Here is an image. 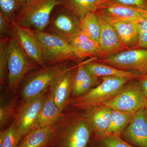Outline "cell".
I'll return each instance as SVG.
<instances>
[{
    "label": "cell",
    "instance_id": "cell-1",
    "mask_svg": "<svg viewBox=\"0 0 147 147\" xmlns=\"http://www.w3.org/2000/svg\"><path fill=\"white\" fill-rule=\"evenodd\" d=\"M67 108L53 125L47 147H89L93 134L91 129L83 114Z\"/></svg>",
    "mask_w": 147,
    "mask_h": 147
},
{
    "label": "cell",
    "instance_id": "cell-2",
    "mask_svg": "<svg viewBox=\"0 0 147 147\" xmlns=\"http://www.w3.org/2000/svg\"><path fill=\"white\" fill-rule=\"evenodd\" d=\"M102 81L97 86L92 88L79 97L71 98L69 105L79 110L85 111L88 108L103 105L112 100L125 84L131 80L117 76H102Z\"/></svg>",
    "mask_w": 147,
    "mask_h": 147
},
{
    "label": "cell",
    "instance_id": "cell-3",
    "mask_svg": "<svg viewBox=\"0 0 147 147\" xmlns=\"http://www.w3.org/2000/svg\"><path fill=\"white\" fill-rule=\"evenodd\" d=\"M40 67L29 57L21 47L12 25L8 47L7 79L9 89L16 91L28 72Z\"/></svg>",
    "mask_w": 147,
    "mask_h": 147
},
{
    "label": "cell",
    "instance_id": "cell-4",
    "mask_svg": "<svg viewBox=\"0 0 147 147\" xmlns=\"http://www.w3.org/2000/svg\"><path fill=\"white\" fill-rule=\"evenodd\" d=\"M61 0H27L21 6L13 21L17 25L44 31L54 9Z\"/></svg>",
    "mask_w": 147,
    "mask_h": 147
},
{
    "label": "cell",
    "instance_id": "cell-5",
    "mask_svg": "<svg viewBox=\"0 0 147 147\" xmlns=\"http://www.w3.org/2000/svg\"><path fill=\"white\" fill-rule=\"evenodd\" d=\"M74 66H69L68 62L63 63L40 67L30 73L24 80L21 87V95L23 100L48 92L60 76Z\"/></svg>",
    "mask_w": 147,
    "mask_h": 147
},
{
    "label": "cell",
    "instance_id": "cell-6",
    "mask_svg": "<svg viewBox=\"0 0 147 147\" xmlns=\"http://www.w3.org/2000/svg\"><path fill=\"white\" fill-rule=\"evenodd\" d=\"M34 31L44 49L45 65L69 61H80L86 59L65 39L52 33L36 30Z\"/></svg>",
    "mask_w": 147,
    "mask_h": 147
},
{
    "label": "cell",
    "instance_id": "cell-7",
    "mask_svg": "<svg viewBox=\"0 0 147 147\" xmlns=\"http://www.w3.org/2000/svg\"><path fill=\"white\" fill-rule=\"evenodd\" d=\"M147 101V98L138 80L134 79L125 84L119 92L104 105L112 110L134 115L145 108Z\"/></svg>",
    "mask_w": 147,
    "mask_h": 147
},
{
    "label": "cell",
    "instance_id": "cell-8",
    "mask_svg": "<svg viewBox=\"0 0 147 147\" xmlns=\"http://www.w3.org/2000/svg\"><path fill=\"white\" fill-rule=\"evenodd\" d=\"M48 92L30 99L23 100L21 105L16 108L12 122L16 126L18 143L32 130L46 101Z\"/></svg>",
    "mask_w": 147,
    "mask_h": 147
},
{
    "label": "cell",
    "instance_id": "cell-9",
    "mask_svg": "<svg viewBox=\"0 0 147 147\" xmlns=\"http://www.w3.org/2000/svg\"><path fill=\"white\" fill-rule=\"evenodd\" d=\"M97 62L124 71L145 74L147 73V49L125 50L99 59Z\"/></svg>",
    "mask_w": 147,
    "mask_h": 147
},
{
    "label": "cell",
    "instance_id": "cell-10",
    "mask_svg": "<svg viewBox=\"0 0 147 147\" xmlns=\"http://www.w3.org/2000/svg\"><path fill=\"white\" fill-rule=\"evenodd\" d=\"M97 10L107 17L139 23L147 15V8L125 4L113 0H106Z\"/></svg>",
    "mask_w": 147,
    "mask_h": 147
},
{
    "label": "cell",
    "instance_id": "cell-11",
    "mask_svg": "<svg viewBox=\"0 0 147 147\" xmlns=\"http://www.w3.org/2000/svg\"><path fill=\"white\" fill-rule=\"evenodd\" d=\"M19 43L29 57L41 67L45 66V55L41 43L33 30L12 21Z\"/></svg>",
    "mask_w": 147,
    "mask_h": 147
},
{
    "label": "cell",
    "instance_id": "cell-12",
    "mask_svg": "<svg viewBox=\"0 0 147 147\" xmlns=\"http://www.w3.org/2000/svg\"><path fill=\"white\" fill-rule=\"evenodd\" d=\"M78 65L74 66L62 74L49 90L53 101L61 112L67 108L72 98L74 77Z\"/></svg>",
    "mask_w": 147,
    "mask_h": 147
},
{
    "label": "cell",
    "instance_id": "cell-13",
    "mask_svg": "<svg viewBox=\"0 0 147 147\" xmlns=\"http://www.w3.org/2000/svg\"><path fill=\"white\" fill-rule=\"evenodd\" d=\"M58 8L50 24V33L66 40L81 32L79 19L63 7Z\"/></svg>",
    "mask_w": 147,
    "mask_h": 147
},
{
    "label": "cell",
    "instance_id": "cell-14",
    "mask_svg": "<svg viewBox=\"0 0 147 147\" xmlns=\"http://www.w3.org/2000/svg\"><path fill=\"white\" fill-rule=\"evenodd\" d=\"M94 13L100 23V32L99 44L104 55V58L121 51L129 50L122 42L115 29L102 13L98 11Z\"/></svg>",
    "mask_w": 147,
    "mask_h": 147
},
{
    "label": "cell",
    "instance_id": "cell-15",
    "mask_svg": "<svg viewBox=\"0 0 147 147\" xmlns=\"http://www.w3.org/2000/svg\"><path fill=\"white\" fill-rule=\"evenodd\" d=\"M121 137L138 147H147V117L145 108L135 113Z\"/></svg>",
    "mask_w": 147,
    "mask_h": 147
},
{
    "label": "cell",
    "instance_id": "cell-16",
    "mask_svg": "<svg viewBox=\"0 0 147 147\" xmlns=\"http://www.w3.org/2000/svg\"><path fill=\"white\" fill-rule=\"evenodd\" d=\"M84 111L83 116L91 129L92 135L101 137L110 125L112 109L103 104L94 106Z\"/></svg>",
    "mask_w": 147,
    "mask_h": 147
},
{
    "label": "cell",
    "instance_id": "cell-17",
    "mask_svg": "<svg viewBox=\"0 0 147 147\" xmlns=\"http://www.w3.org/2000/svg\"><path fill=\"white\" fill-rule=\"evenodd\" d=\"M102 15L115 29L124 44L129 49H137L139 43L140 32L139 23L122 21Z\"/></svg>",
    "mask_w": 147,
    "mask_h": 147
},
{
    "label": "cell",
    "instance_id": "cell-18",
    "mask_svg": "<svg viewBox=\"0 0 147 147\" xmlns=\"http://www.w3.org/2000/svg\"><path fill=\"white\" fill-rule=\"evenodd\" d=\"M87 62L79 63L76 69L73 79L72 98L84 94L99 83V78L92 75L87 70L85 67Z\"/></svg>",
    "mask_w": 147,
    "mask_h": 147
},
{
    "label": "cell",
    "instance_id": "cell-19",
    "mask_svg": "<svg viewBox=\"0 0 147 147\" xmlns=\"http://www.w3.org/2000/svg\"><path fill=\"white\" fill-rule=\"evenodd\" d=\"M85 67L90 74L98 78L102 76H113L124 77L131 80H137L142 75L137 72L121 70L108 65L94 61L92 62L91 60L88 61L86 63Z\"/></svg>",
    "mask_w": 147,
    "mask_h": 147
},
{
    "label": "cell",
    "instance_id": "cell-20",
    "mask_svg": "<svg viewBox=\"0 0 147 147\" xmlns=\"http://www.w3.org/2000/svg\"><path fill=\"white\" fill-rule=\"evenodd\" d=\"M67 40L87 58H104L99 43L90 38L81 31Z\"/></svg>",
    "mask_w": 147,
    "mask_h": 147
},
{
    "label": "cell",
    "instance_id": "cell-21",
    "mask_svg": "<svg viewBox=\"0 0 147 147\" xmlns=\"http://www.w3.org/2000/svg\"><path fill=\"white\" fill-rule=\"evenodd\" d=\"M48 92L46 101L34 124L32 129L47 126H53L63 115Z\"/></svg>",
    "mask_w": 147,
    "mask_h": 147
},
{
    "label": "cell",
    "instance_id": "cell-22",
    "mask_svg": "<svg viewBox=\"0 0 147 147\" xmlns=\"http://www.w3.org/2000/svg\"><path fill=\"white\" fill-rule=\"evenodd\" d=\"M53 126L35 129L26 134L17 147H47L52 137Z\"/></svg>",
    "mask_w": 147,
    "mask_h": 147
},
{
    "label": "cell",
    "instance_id": "cell-23",
    "mask_svg": "<svg viewBox=\"0 0 147 147\" xmlns=\"http://www.w3.org/2000/svg\"><path fill=\"white\" fill-rule=\"evenodd\" d=\"M106 0H61V5L80 18L89 12H95Z\"/></svg>",
    "mask_w": 147,
    "mask_h": 147
},
{
    "label": "cell",
    "instance_id": "cell-24",
    "mask_svg": "<svg viewBox=\"0 0 147 147\" xmlns=\"http://www.w3.org/2000/svg\"><path fill=\"white\" fill-rule=\"evenodd\" d=\"M134 115L126 114L117 110H112L110 125L107 130L101 137L107 136H121L122 133L130 122Z\"/></svg>",
    "mask_w": 147,
    "mask_h": 147
},
{
    "label": "cell",
    "instance_id": "cell-25",
    "mask_svg": "<svg viewBox=\"0 0 147 147\" xmlns=\"http://www.w3.org/2000/svg\"><path fill=\"white\" fill-rule=\"evenodd\" d=\"M81 32L90 38L99 43L100 26L95 13L89 12L79 18Z\"/></svg>",
    "mask_w": 147,
    "mask_h": 147
},
{
    "label": "cell",
    "instance_id": "cell-26",
    "mask_svg": "<svg viewBox=\"0 0 147 147\" xmlns=\"http://www.w3.org/2000/svg\"><path fill=\"white\" fill-rule=\"evenodd\" d=\"M16 98H6L2 96L0 105V127L1 129H5L11 119H13L16 109Z\"/></svg>",
    "mask_w": 147,
    "mask_h": 147
},
{
    "label": "cell",
    "instance_id": "cell-27",
    "mask_svg": "<svg viewBox=\"0 0 147 147\" xmlns=\"http://www.w3.org/2000/svg\"><path fill=\"white\" fill-rule=\"evenodd\" d=\"M89 147H135L119 136L96 137L92 135Z\"/></svg>",
    "mask_w": 147,
    "mask_h": 147
},
{
    "label": "cell",
    "instance_id": "cell-28",
    "mask_svg": "<svg viewBox=\"0 0 147 147\" xmlns=\"http://www.w3.org/2000/svg\"><path fill=\"white\" fill-rule=\"evenodd\" d=\"M9 38H1L0 39V83L3 86L7 79L8 47Z\"/></svg>",
    "mask_w": 147,
    "mask_h": 147
},
{
    "label": "cell",
    "instance_id": "cell-29",
    "mask_svg": "<svg viewBox=\"0 0 147 147\" xmlns=\"http://www.w3.org/2000/svg\"><path fill=\"white\" fill-rule=\"evenodd\" d=\"M22 5L21 0H0V12L12 22Z\"/></svg>",
    "mask_w": 147,
    "mask_h": 147
},
{
    "label": "cell",
    "instance_id": "cell-30",
    "mask_svg": "<svg viewBox=\"0 0 147 147\" xmlns=\"http://www.w3.org/2000/svg\"><path fill=\"white\" fill-rule=\"evenodd\" d=\"M18 144L16 126L12 122L5 129L4 138L0 147H17Z\"/></svg>",
    "mask_w": 147,
    "mask_h": 147
},
{
    "label": "cell",
    "instance_id": "cell-31",
    "mask_svg": "<svg viewBox=\"0 0 147 147\" xmlns=\"http://www.w3.org/2000/svg\"><path fill=\"white\" fill-rule=\"evenodd\" d=\"M139 41L137 49H147V15L139 23Z\"/></svg>",
    "mask_w": 147,
    "mask_h": 147
},
{
    "label": "cell",
    "instance_id": "cell-32",
    "mask_svg": "<svg viewBox=\"0 0 147 147\" xmlns=\"http://www.w3.org/2000/svg\"><path fill=\"white\" fill-rule=\"evenodd\" d=\"M12 22L0 12V36L1 38L10 37L12 32Z\"/></svg>",
    "mask_w": 147,
    "mask_h": 147
},
{
    "label": "cell",
    "instance_id": "cell-33",
    "mask_svg": "<svg viewBox=\"0 0 147 147\" xmlns=\"http://www.w3.org/2000/svg\"><path fill=\"white\" fill-rule=\"evenodd\" d=\"M128 5L135 6L143 8H147V0H113Z\"/></svg>",
    "mask_w": 147,
    "mask_h": 147
},
{
    "label": "cell",
    "instance_id": "cell-34",
    "mask_svg": "<svg viewBox=\"0 0 147 147\" xmlns=\"http://www.w3.org/2000/svg\"><path fill=\"white\" fill-rule=\"evenodd\" d=\"M137 80L147 98V73L142 74V76Z\"/></svg>",
    "mask_w": 147,
    "mask_h": 147
},
{
    "label": "cell",
    "instance_id": "cell-35",
    "mask_svg": "<svg viewBox=\"0 0 147 147\" xmlns=\"http://www.w3.org/2000/svg\"><path fill=\"white\" fill-rule=\"evenodd\" d=\"M145 112H146V115L147 117V101L146 102V106H145Z\"/></svg>",
    "mask_w": 147,
    "mask_h": 147
},
{
    "label": "cell",
    "instance_id": "cell-36",
    "mask_svg": "<svg viewBox=\"0 0 147 147\" xmlns=\"http://www.w3.org/2000/svg\"><path fill=\"white\" fill-rule=\"evenodd\" d=\"M26 1H27V0H21V1H22V5H23V4H24V3H25V2H26Z\"/></svg>",
    "mask_w": 147,
    "mask_h": 147
}]
</instances>
